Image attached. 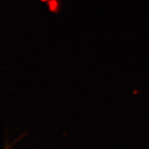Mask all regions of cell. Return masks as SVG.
Returning <instances> with one entry per match:
<instances>
[{
  "label": "cell",
  "instance_id": "obj_1",
  "mask_svg": "<svg viewBox=\"0 0 149 149\" xmlns=\"http://www.w3.org/2000/svg\"><path fill=\"white\" fill-rule=\"evenodd\" d=\"M46 3L49 12L53 14H58L60 11L61 3L59 0H46Z\"/></svg>",
  "mask_w": 149,
  "mask_h": 149
},
{
  "label": "cell",
  "instance_id": "obj_2",
  "mask_svg": "<svg viewBox=\"0 0 149 149\" xmlns=\"http://www.w3.org/2000/svg\"><path fill=\"white\" fill-rule=\"evenodd\" d=\"M5 149H10V146H6V148H5Z\"/></svg>",
  "mask_w": 149,
  "mask_h": 149
}]
</instances>
